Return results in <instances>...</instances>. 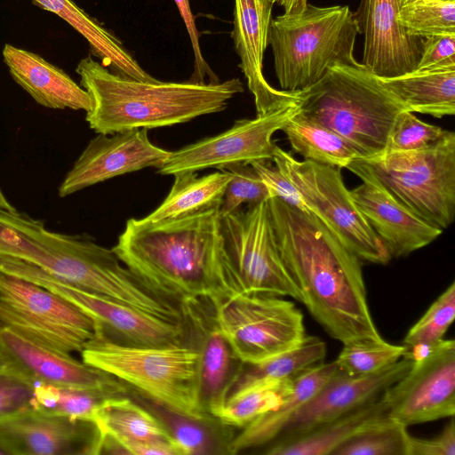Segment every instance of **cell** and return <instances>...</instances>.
Instances as JSON below:
<instances>
[{
    "label": "cell",
    "instance_id": "obj_18",
    "mask_svg": "<svg viewBox=\"0 0 455 455\" xmlns=\"http://www.w3.org/2000/svg\"><path fill=\"white\" fill-rule=\"evenodd\" d=\"M171 151L154 145L147 129L113 134L99 133L92 139L59 187L65 197L111 178L147 167L159 168Z\"/></svg>",
    "mask_w": 455,
    "mask_h": 455
},
{
    "label": "cell",
    "instance_id": "obj_1",
    "mask_svg": "<svg viewBox=\"0 0 455 455\" xmlns=\"http://www.w3.org/2000/svg\"><path fill=\"white\" fill-rule=\"evenodd\" d=\"M267 202L283 262L312 317L342 344L383 340L370 310L361 259L314 215L277 197Z\"/></svg>",
    "mask_w": 455,
    "mask_h": 455
},
{
    "label": "cell",
    "instance_id": "obj_36",
    "mask_svg": "<svg viewBox=\"0 0 455 455\" xmlns=\"http://www.w3.org/2000/svg\"><path fill=\"white\" fill-rule=\"evenodd\" d=\"M398 20L406 32L418 37L455 33V1L413 0L401 6Z\"/></svg>",
    "mask_w": 455,
    "mask_h": 455
},
{
    "label": "cell",
    "instance_id": "obj_23",
    "mask_svg": "<svg viewBox=\"0 0 455 455\" xmlns=\"http://www.w3.org/2000/svg\"><path fill=\"white\" fill-rule=\"evenodd\" d=\"M103 434L116 440L130 455H180L168 431L144 405L127 395L110 397L95 412Z\"/></svg>",
    "mask_w": 455,
    "mask_h": 455
},
{
    "label": "cell",
    "instance_id": "obj_49",
    "mask_svg": "<svg viewBox=\"0 0 455 455\" xmlns=\"http://www.w3.org/2000/svg\"><path fill=\"white\" fill-rule=\"evenodd\" d=\"M0 455H5L4 451L0 448Z\"/></svg>",
    "mask_w": 455,
    "mask_h": 455
},
{
    "label": "cell",
    "instance_id": "obj_2",
    "mask_svg": "<svg viewBox=\"0 0 455 455\" xmlns=\"http://www.w3.org/2000/svg\"><path fill=\"white\" fill-rule=\"evenodd\" d=\"M150 287L180 303L240 291L220 225V205L155 224L130 219L112 248Z\"/></svg>",
    "mask_w": 455,
    "mask_h": 455
},
{
    "label": "cell",
    "instance_id": "obj_7",
    "mask_svg": "<svg viewBox=\"0 0 455 455\" xmlns=\"http://www.w3.org/2000/svg\"><path fill=\"white\" fill-rule=\"evenodd\" d=\"M385 188L430 225L449 228L455 217V133L411 151L362 158Z\"/></svg>",
    "mask_w": 455,
    "mask_h": 455
},
{
    "label": "cell",
    "instance_id": "obj_31",
    "mask_svg": "<svg viewBox=\"0 0 455 455\" xmlns=\"http://www.w3.org/2000/svg\"><path fill=\"white\" fill-rule=\"evenodd\" d=\"M281 131L292 150L305 160L342 169L363 158L360 151L348 140L299 110L286 120Z\"/></svg>",
    "mask_w": 455,
    "mask_h": 455
},
{
    "label": "cell",
    "instance_id": "obj_20",
    "mask_svg": "<svg viewBox=\"0 0 455 455\" xmlns=\"http://www.w3.org/2000/svg\"><path fill=\"white\" fill-rule=\"evenodd\" d=\"M411 363V358L403 356L369 375L350 376L339 371L296 412L275 441L303 435L375 399L403 378Z\"/></svg>",
    "mask_w": 455,
    "mask_h": 455
},
{
    "label": "cell",
    "instance_id": "obj_6",
    "mask_svg": "<svg viewBox=\"0 0 455 455\" xmlns=\"http://www.w3.org/2000/svg\"><path fill=\"white\" fill-rule=\"evenodd\" d=\"M81 355L84 363L158 403L196 418L210 416L200 403L197 352L185 343L132 346L97 338Z\"/></svg>",
    "mask_w": 455,
    "mask_h": 455
},
{
    "label": "cell",
    "instance_id": "obj_29",
    "mask_svg": "<svg viewBox=\"0 0 455 455\" xmlns=\"http://www.w3.org/2000/svg\"><path fill=\"white\" fill-rule=\"evenodd\" d=\"M379 80L408 111L436 118L455 113V68L416 69Z\"/></svg>",
    "mask_w": 455,
    "mask_h": 455
},
{
    "label": "cell",
    "instance_id": "obj_11",
    "mask_svg": "<svg viewBox=\"0 0 455 455\" xmlns=\"http://www.w3.org/2000/svg\"><path fill=\"white\" fill-rule=\"evenodd\" d=\"M268 200L220 214L225 245L240 291L260 296L291 297L300 292L286 269L276 243Z\"/></svg>",
    "mask_w": 455,
    "mask_h": 455
},
{
    "label": "cell",
    "instance_id": "obj_14",
    "mask_svg": "<svg viewBox=\"0 0 455 455\" xmlns=\"http://www.w3.org/2000/svg\"><path fill=\"white\" fill-rule=\"evenodd\" d=\"M389 419L405 426L455 414V341L442 339L412 360L407 373L386 390Z\"/></svg>",
    "mask_w": 455,
    "mask_h": 455
},
{
    "label": "cell",
    "instance_id": "obj_24",
    "mask_svg": "<svg viewBox=\"0 0 455 455\" xmlns=\"http://www.w3.org/2000/svg\"><path fill=\"white\" fill-rule=\"evenodd\" d=\"M3 56L14 81L39 105L52 109L90 110L88 92L38 54L5 44Z\"/></svg>",
    "mask_w": 455,
    "mask_h": 455
},
{
    "label": "cell",
    "instance_id": "obj_39",
    "mask_svg": "<svg viewBox=\"0 0 455 455\" xmlns=\"http://www.w3.org/2000/svg\"><path fill=\"white\" fill-rule=\"evenodd\" d=\"M223 170H227L231 178L224 191L220 214L235 212L243 204L254 205L273 197L251 164H233Z\"/></svg>",
    "mask_w": 455,
    "mask_h": 455
},
{
    "label": "cell",
    "instance_id": "obj_35",
    "mask_svg": "<svg viewBox=\"0 0 455 455\" xmlns=\"http://www.w3.org/2000/svg\"><path fill=\"white\" fill-rule=\"evenodd\" d=\"M343 347L334 361L339 370L350 376H362L382 371L403 357L406 347L380 341H353Z\"/></svg>",
    "mask_w": 455,
    "mask_h": 455
},
{
    "label": "cell",
    "instance_id": "obj_33",
    "mask_svg": "<svg viewBox=\"0 0 455 455\" xmlns=\"http://www.w3.org/2000/svg\"><path fill=\"white\" fill-rule=\"evenodd\" d=\"M292 379L257 382L234 391L214 417L226 425L242 428L277 407L289 391Z\"/></svg>",
    "mask_w": 455,
    "mask_h": 455
},
{
    "label": "cell",
    "instance_id": "obj_45",
    "mask_svg": "<svg viewBox=\"0 0 455 455\" xmlns=\"http://www.w3.org/2000/svg\"><path fill=\"white\" fill-rule=\"evenodd\" d=\"M180 16L186 25L195 56L194 73L189 81L197 83H205L206 76L211 78L212 83L219 82L217 76L212 71L210 66L203 57L200 44L199 33L196 28V20L192 13L189 0H174Z\"/></svg>",
    "mask_w": 455,
    "mask_h": 455
},
{
    "label": "cell",
    "instance_id": "obj_42",
    "mask_svg": "<svg viewBox=\"0 0 455 455\" xmlns=\"http://www.w3.org/2000/svg\"><path fill=\"white\" fill-rule=\"evenodd\" d=\"M273 197H277L290 206L309 213L307 206L292 182L271 161L251 163Z\"/></svg>",
    "mask_w": 455,
    "mask_h": 455
},
{
    "label": "cell",
    "instance_id": "obj_13",
    "mask_svg": "<svg viewBox=\"0 0 455 455\" xmlns=\"http://www.w3.org/2000/svg\"><path fill=\"white\" fill-rule=\"evenodd\" d=\"M298 110L295 101L254 119L237 120L230 129L218 135L171 152L157 172L174 176L208 168L220 170L237 164L273 161L276 148L273 134Z\"/></svg>",
    "mask_w": 455,
    "mask_h": 455
},
{
    "label": "cell",
    "instance_id": "obj_34",
    "mask_svg": "<svg viewBox=\"0 0 455 455\" xmlns=\"http://www.w3.org/2000/svg\"><path fill=\"white\" fill-rule=\"evenodd\" d=\"M116 395H122L98 388L34 384L36 410L71 418L93 419L103 402Z\"/></svg>",
    "mask_w": 455,
    "mask_h": 455
},
{
    "label": "cell",
    "instance_id": "obj_40",
    "mask_svg": "<svg viewBox=\"0 0 455 455\" xmlns=\"http://www.w3.org/2000/svg\"><path fill=\"white\" fill-rule=\"evenodd\" d=\"M448 131L419 120L414 113L403 110L396 116L388 133L384 151H411L424 148Z\"/></svg>",
    "mask_w": 455,
    "mask_h": 455
},
{
    "label": "cell",
    "instance_id": "obj_37",
    "mask_svg": "<svg viewBox=\"0 0 455 455\" xmlns=\"http://www.w3.org/2000/svg\"><path fill=\"white\" fill-rule=\"evenodd\" d=\"M454 317L455 283L452 282L408 331L402 344L406 347L404 355L443 339Z\"/></svg>",
    "mask_w": 455,
    "mask_h": 455
},
{
    "label": "cell",
    "instance_id": "obj_30",
    "mask_svg": "<svg viewBox=\"0 0 455 455\" xmlns=\"http://www.w3.org/2000/svg\"><path fill=\"white\" fill-rule=\"evenodd\" d=\"M230 178V173L223 169L203 177H198L196 172L178 173L162 204L140 220L148 224L160 223L221 205Z\"/></svg>",
    "mask_w": 455,
    "mask_h": 455
},
{
    "label": "cell",
    "instance_id": "obj_50",
    "mask_svg": "<svg viewBox=\"0 0 455 455\" xmlns=\"http://www.w3.org/2000/svg\"><path fill=\"white\" fill-rule=\"evenodd\" d=\"M408 1H413V0H404V2H408Z\"/></svg>",
    "mask_w": 455,
    "mask_h": 455
},
{
    "label": "cell",
    "instance_id": "obj_41",
    "mask_svg": "<svg viewBox=\"0 0 455 455\" xmlns=\"http://www.w3.org/2000/svg\"><path fill=\"white\" fill-rule=\"evenodd\" d=\"M35 409L34 385L18 376L0 375V420Z\"/></svg>",
    "mask_w": 455,
    "mask_h": 455
},
{
    "label": "cell",
    "instance_id": "obj_38",
    "mask_svg": "<svg viewBox=\"0 0 455 455\" xmlns=\"http://www.w3.org/2000/svg\"><path fill=\"white\" fill-rule=\"evenodd\" d=\"M407 427L387 419L354 435L331 455H405Z\"/></svg>",
    "mask_w": 455,
    "mask_h": 455
},
{
    "label": "cell",
    "instance_id": "obj_43",
    "mask_svg": "<svg viewBox=\"0 0 455 455\" xmlns=\"http://www.w3.org/2000/svg\"><path fill=\"white\" fill-rule=\"evenodd\" d=\"M455 68V33L422 38L417 69Z\"/></svg>",
    "mask_w": 455,
    "mask_h": 455
},
{
    "label": "cell",
    "instance_id": "obj_12",
    "mask_svg": "<svg viewBox=\"0 0 455 455\" xmlns=\"http://www.w3.org/2000/svg\"><path fill=\"white\" fill-rule=\"evenodd\" d=\"M218 320L238 357L255 363L297 347L306 338L304 317L277 296L238 292L217 305Z\"/></svg>",
    "mask_w": 455,
    "mask_h": 455
},
{
    "label": "cell",
    "instance_id": "obj_15",
    "mask_svg": "<svg viewBox=\"0 0 455 455\" xmlns=\"http://www.w3.org/2000/svg\"><path fill=\"white\" fill-rule=\"evenodd\" d=\"M219 302L203 297L180 304L183 343L197 352L200 403L203 411L210 416H214L225 403L244 363L220 327Z\"/></svg>",
    "mask_w": 455,
    "mask_h": 455
},
{
    "label": "cell",
    "instance_id": "obj_44",
    "mask_svg": "<svg viewBox=\"0 0 455 455\" xmlns=\"http://www.w3.org/2000/svg\"><path fill=\"white\" fill-rule=\"evenodd\" d=\"M405 455H455V422L451 417L442 432L422 439L408 435Z\"/></svg>",
    "mask_w": 455,
    "mask_h": 455
},
{
    "label": "cell",
    "instance_id": "obj_32",
    "mask_svg": "<svg viewBox=\"0 0 455 455\" xmlns=\"http://www.w3.org/2000/svg\"><path fill=\"white\" fill-rule=\"evenodd\" d=\"M326 351V344L321 339L306 336L300 344L291 349L255 363H244L230 393L257 382L291 379L323 363Z\"/></svg>",
    "mask_w": 455,
    "mask_h": 455
},
{
    "label": "cell",
    "instance_id": "obj_47",
    "mask_svg": "<svg viewBox=\"0 0 455 455\" xmlns=\"http://www.w3.org/2000/svg\"><path fill=\"white\" fill-rule=\"evenodd\" d=\"M0 209L1 210H4V211H8V212H15L18 211V210H16V208L13 205H12L9 203V201L7 200V198L5 197L4 193L2 192L1 188H0Z\"/></svg>",
    "mask_w": 455,
    "mask_h": 455
},
{
    "label": "cell",
    "instance_id": "obj_51",
    "mask_svg": "<svg viewBox=\"0 0 455 455\" xmlns=\"http://www.w3.org/2000/svg\"><path fill=\"white\" fill-rule=\"evenodd\" d=\"M443 1H455V0H443Z\"/></svg>",
    "mask_w": 455,
    "mask_h": 455
},
{
    "label": "cell",
    "instance_id": "obj_21",
    "mask_svg": "<svg viewBox=\"0 0 455 455\" xmlns=\"http://www.w3.org/2000/svg\"><path fill=\"white\" fill-rule=\"evenodd\" d=\"M0 344L15 364L20 378L31 384L98 388L128 395L130 387L112 375L39 347L0 325Z\"/></svg>",
    "mask_w": 455,
    "mask_h": 455
},
{
    "label": "cell",
    "instance_id": "obj_10",
    "mask_svg": "<svg viewBox=\"0 0 455 455\" xmlns=\"http://www.w3.org/2000/svg\"><path fill=\"white\" fill-rule=\"evenodd\" d=\"M0 273L38 284L71 302L97 323L100 338L132 346L182 344L181 322L169 321L66 283L42 268L14 258L0 259Z\"/></svg>",
    "mask_w": 455,
    "mask_h": 455
},
{
    "label": "cell",
    "instance_id": "obj_8",
    "mask_svg": "<svg viewBox=\"0 0 455 455\" xmlns=\"http://www.w3.org/2000/svg\"><path fill=\"white\" fill-rule=\"evenodd\" d=\"M0 325L60 355L80 352L100 331L79 307L30 281L0 273Z\"/></svg>",
    "mask_w": 455,
    "mask_h": 455
},
{
    "label": "cell",
    "instance_id": "obj_19",
    "mask_svg": "<svg viewBox=\"0 0 455 455\" xmlns=\"http://www.w3.org/2000/svg\"><path fill=\"white\" fill-rule=\"evenodd\" d=\"M404 0H361L355 13L358 34L363 36L362 65L379 78H390L417 69L422 38L406 32L398 20Z\"/></svg>",
    "mask_w": 455,
    "mask_h": 455
},
{
    "label": "cell",
    "instance_id": "obj_28",
    "mask_svg": "<svg viewBox=\"0 0 455 455\" xmlns=\"http://www.w3.org/2000/svg\"><path fill=\"white\" fill-rule=\"evenodd\" d=\"M35 1L42 8L62 18L78 31L88 41L92 53L100 59L103 66L109 67L113 73L139 81H157L140 67L115 35L71 0Z\"/></svg>",
    "mask_w": 455,
    "mask_h": 455
},
{
    "label": "cell",
    "instance_id": "obj_26",
    "mask_svg": "<svg viewBox=\"0 0 455 455\" xmlns=\"http://www.w3.org/2000/svg\"><path fill=\"white\" fill-rule=\"evenodd\" d=\"M387 390V389H386ZM386 390L375 399L303 435L275 441L266 446L267 455H327L360 432L388 417Z\"/></svg>",
    "mask_w": 455,
    "mask_h": 455
},
{
    "label": "cell",
    "instance_id": "obj_17",
    "mask_svg": "<svg viewBox=\"0 0 455 455\" xmlns=\"http://www.w3.org/2000/svg\"><path fill=\"white\" fill-rule=\"evenodd\" d=\"M347 169L363 181L349 190L350 195L391 258L407 256L443 233L400 203L362 159L353 161Z\"/></svg>",
    "mask_w": 455,
    "mask_h": 455
},
{
    "label": "cell",
    "instance_id": "obj_27",
    "mask_svg": "<svg viewBox=\"0 0 455 455\" xmlns=\"http://www.w3.org/2000/svg\"><path fill=\"white\" fill-rule=\"evenodd\" d=\"M132 396L163 423L180 455L228 454L233 427L214 416L196 418L179 412L138 392Z\"/></svg>",
    "mask_w": 455,
    "mask_h": 455
},
{
    "label": "cell",
    "instance_id": "obj_3",
    "mask_svg": "<svg viewBox=\"0 0 455 455\" xmlns=\"http://www.w3.org/2000/svg\"><path fill=\"white\" fill-rule=\"evenodd\" d=\"M76 71L92 107L85 120L97 133L152 129L188 122L224 110L243 92L240 79L224 82H144L120 76L92 57L80 60Z\"/></svg>",
    "mask_w": 455,
    "mask_h": 455
},
{
    "label": "cell",
    "instance_id": "obj_9",
    "mask_svg": "<svg viewBox=\"0 0 455 455\" xmlns=\"http://www.w3.org/2000/svg\"><path fill=\"white\" fill-rule=\"evenodd\" d=\"M275 165L292 182L309 212L361 260L385 265L392 259L354 202L340 168L299 161L276 146Z\"/></svg>",
    "mask_w": 455,
    "mask_h": 455
},
{
    "label": "cell",
    "instance_id": "obj_25",
    "mask_svg": "<svg viewBox=\"0 0 455 455\" xmlns=\"http://www.w3.org/2000/svg\"><path fill=\"white\" fill-rule=\"evenodd\" d=\"M340 371L335 362L322 363L298 374L282 402L235 434L228 454L266 447L282 433L296 412Z\"/></svg>",
    "mask_w": 455,
    "mask_h": 455
},
{
    "label": "cell",
    "instance_id": "obj_16",
    "mask_svg": "<svg viewBox=\"0 0 455 455\" xmlns=\"http://www.w3.org/2000/svg\"><path fill=\"white\" fill-rule=\"evenodd\" d=\"M102 432L93 419L36 409L0 420L5 455H99Z\"/></svg>",
    "mask_w": 455,
    "mask_h": 455
},
{
    "label": "cell",
    "instance_id": "obj_4",
    "mask_svg": "<svg viewBox=\"0 0 455 455\" xmlns=\"http://www.w3.org/2000/svg\"><path fill=\"white\" fill-rule=\"evenodd\" d=\"M292 92L301 114L348 140L363 158L385 150L396 116L407 110L362 64L332 67L311 87Z\"/></svg>",
    "mask_w": 455,
    "mask_h": 455
},
{
    "label": "cell",
    "instance_id": "obj_22",
    "mask_svg": "<svg viewBox=\"0 0 455 455\" xmlns=\"http://www.w3.org/2000/svg\"><path fill=\"white\" fill-rule=\"evenodd\" d=\"M275 0H235L234 40L239 68L254 96L257 116L295 103L294 92L272 87L263 75L264 52Z\"/></svg>",
    "mask_w": 455,
    "mask_h": 455
},
{
    "label": "cell",
    "instance_id": "obj_5",
    "mask_svg": "<svg viewBox=\"0 0 455 455\" xmlns=\"http://www.w3.org/2000/svg\"><path fill=\"white\" fill-rule=\"evenodd\" d=\"M358 28L348 6L307 4L296 15L271 20L268 44L281 90H306L335 66H359L354 56Z\"/></svg>",
    "mask_w": 455,
    "mask_h": 455
},
{
    "label": "cell",
    "instance_id": "obj_48",
    "mask_svg": "<svg viewBox=\"0 0 455 455\" xmlns=\"http://www.w3.org/2000/svg\"><path fill=\"white\" fill-rule=\"evenodd\" d=\"M284 8V13H289L292 8L294 0H275Z\"/></svg>",
    "mask_w": 455,
    "mask_h": 455
},
{
    "label": "cell",
    "instance_id": "obj_46",
    "mask_svg": "<svg viewBox=\"0 0 455 455\" xmlns=\"http://www.w3.org/2000/svg\"><path fill=\"white\" fill-rule=\"evenodd\" d=\"M2 374L20 377L15 364L0 344V375Z\"/></svg>",
    "mask_w": 455,
    "mask_h": 455
}]
</instances>
